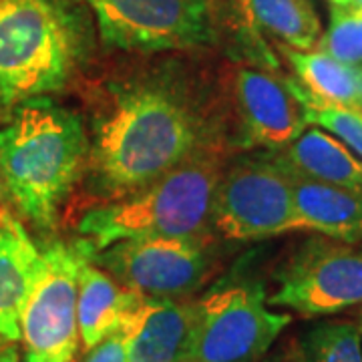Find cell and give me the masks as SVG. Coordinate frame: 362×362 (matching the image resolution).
Listing matches in <instances>:
<instances>
[{"label":"cell","mask_w":362,"mask_h":362,"mask_svg":"<svg viewBox=\"0 0 362 362\" xmlns=\"http://www.w3.org/2000/svg\"><path fill=\"white\" fill-rule=\"evenodd\" d=\"M214 145L206 115L177 87L157 78L111 85L93 117L85 173L90 192L109 202Z\"/></svg>","instance_id":"cell-1"},{"label":"cell","mask_w":362,"mask_h":362,"mask_svg":"<svg viewBox=\"0 0 362 362\" xmlns=\"http://www.w3.org/2000/svg\"><path fill=\"white\" fill-rule=\"evenodd\" d=\"M89 131L51 97L14 107L0 125V189L39 230H51L87 171Z\"/></svg>","instance_id":"cell-2"},{"label":"cell","mask_w":362,"mask_h":362,"mask_svg":"<svg viewBox=\"0 0 362 362\" xmlns=\"http://www.w3.org/2000/svg\"><path fill=\"white\" fill-rule=\"evenodd\" d=\"M89 49L90 16L81 0H0V111L61 93Z\"/></svg>","instance_id":"cell-3"},{"label":"cell","mask_w":362,"mask_h":362,"mask_svg":"<svg viewBox=\"0 0 362 362\" xmlns=\"http://www.w3.org/2000/svg\"><path fill=\"white\" fill-rule=\"evenodd\" d=\"M223 168L218 145L202 149L139 189L87 209L78 233L90 252L125 240L211 235L214 197Z\"/></svg>","instance_id":"cell-4"},{"label":"cell","mask_w":362,"mask_h":362,"mask_svg":"<svg viewBox=\"0 0 362 362\" xmlns=\"http://www.w3.org/2000/svg\"><path fill=\"white\" fill-rule=\"evenodd\" d=\"M103 45L161 52L209 47L220 39V0H81Z\"/></svg>","instance_id":"cell-5"},{"label":"cell","mask_w":362,"mask_h":362,"mask_svg":"<svg viewBox=\"0 0 362 362\" xmlns=\"http://www.w3.org/2000/svg\"><path fill=\"white\" fill-rule=\"evenodd\" d=\"M211 232L232 242L304 232L286 169L266 151L226 163L214 197Z\"/></svg>","instance_id":"cell-6"},{"label":"cell","mask_w":362,"mask_h":362,"mask_svg":"<svg viewBox=\"0 0 362 362\" xmlns=\"http://www.w3.org/2000/svg\"><path fill=\"white\" fill-rule=\"evenodd\" d=\"M90 247L77 242H52L40 252V268L21 314L23 362H71L81 349L78 274Z\"/></svg>","instance_id":"cell-7"},{"label":"cell","mask_w":362,"mask_h":362,"mask_svg":"<svg viewBox=\"0 0 362 362\" xmlns=\"http://www.w3.org/2000/svg\"><path fill=\"white\" fill-rule=\"evenodd\" d=\"M90 262L121 286L156 300H187L220 268L209 235L125 240L90 252Z\"/></svg>","instance_id":"cell-8"},{"label":"cell","mask_w":362,"mask_h":362,"mask_svg":"<svg viewBox=\"0 0 362 362\" xmlns=\"http://www.w3.org/2000/svg\"><path fill=\"white\" fill-rule=\"evenodd\" d=\"M292 322L274 312L264 286H221L197 300L189 362H258Z\"/></svg>","instance_id":"cell-9"},{"label":"cell","mask_w":362,"mask_h":362,"mask_svg":"<svg viewBox=\"0 0 362 362\" xmlns=\"http://www.w3.org/2000/svg\"><path fill=\"white\" fill-rule=\"evenodd\" d=\"M274 308L330 316L362 304V246L316 233L276 272Z\"/></svg>","instance_id":"cell-10"},{"label":"cell","mask_w":362,"mask_h":362,"mask_svg":"<svg viewBox=\"0 0 362 362\" xmlns=\"http://www.w3.org/2000/svg\"><path fill=\"white\" fill-rule=\"evenodd\" d=\"M233 97L242 121V145L278 151L308 129L302 105L288 89L286 78L268 71L238 69Z\"/></svg>","instance_id":"cell-11"},{"label":"cell","mask_w":362,"mask_h":362,"mask_svg":"<svg viewBox=\"0 0 362 362\" xmlns=\"http://www.w3.org/2000/svg\"><path fill=\"white\" fill-rule=\"evenodd\" d=\"M195 322L197 300L141 298L121 324L127 362H189Z\"/></svg>","instance_id":"cell-12"},{"label":"cell","mask_w":362,"mask_h":362,"mask_svg":"<svg viewBox=\"0 0 362 362\" xmlns=\"http://www.w3.org/2000/svg\"><path fill=\"white\" fill-rule=\"evenodd\" d=\"M40 268V250L23 223L0 211V340H21V314Z\"/></svg>","instance_id":"cell-13"},{"label":"cell","mask_w":362,"mask_h":362,"mask_svg":"<svg viewBox=\"0 0 362 362\" xmlns=\"http://www.w3.org/2000/svg\"><path fill=\"white\" fill-rule=\"evenodd\" d=\"M282 168L304 177L362 195V159L332 133L310 125L296 141L266 151Z\"/></svg>","instance_id":"cell-14"},{"label":"cell","mask_w":362,"mask_h":362,"mask_svg":"<svg viewBox=\"0 0 362 362\" xmlns=\"http://www.w3.org/2000/svg\"><path fill=\"white\" fill-rule=\"evenodd\" d=\"M286 173L292 180L304 232L362 246V195L304 177L290 169Z\"/></svg>","instance_id":"cell-15"},{"label":"cell","mask_w":362,"mask_h":362,"mask_svg":"<svg viewBox=\"0 0 362 362\" xmlns=\"http://www.w3.org/2000/svg\"><path fill=\"white\" fill-rule=\"evenodd\" d=\"M143 296L121 286L113 276L87 258L78 274V337L81 346L93 349L117 332Z\"/></svg>","instance_id":"cell-16"},{"label":"cell","mask_w":362,"mask_h":362,"mask_svg":"<svg viewBox=\"0 0 362 362\" xmlns=\"http://www.w3.org/2000/svg\"><path fill=\"white\" fill-rule=\"evenodd\" d=\"M296 83L310 97L328 105L362 111V66L346 65L326 52L282 47Z\"/></svg>","instance_id":"cell-17"},{"label":"cell","mask_w":362,"mask_h":362,"mask_svg":"<svg viewBox=\"0 0 362 362\" xmlns=\"http://www.w3.org/2000/svg\"><path fill=\"white\" fill-rule=\"evenodd\" d=\"M238 13L254 30L268 33L284 47L298 51L316 49L322 25L310 0H232Z\"/></svg>","instance_id":"cell-18"},{"label":"cell","mask_w":362,"mask_h":362,"mask_svg":"<svg viewBox=\"0 0 362 362\" xmlns=\"http://www.w3.org/2000/svg\"><path fill=\"white\" fill-rule=\"evenodd\" d=\"M304 362H362L361 328L346 320H326L302 337Z\"/></svg>","instance_id":"cell-19"},{"label":"cell","mask_w":362,"mask_h":362,"mask_svg":"<svg viewBox=\"0 0 362 362\" xmlns=\"http://www.w3.org/2000/svg\"><path fill=\"white\" fill-rule=\"evenodd\" d=\"M286 83L288 89L294 93V97L302 105L308 125L332 133L350 151H354L362 159V111L322 103L302 89L296 78H286Z\"/></svg>","instance_id":"cell-20"},{"label":"cell","mask_w":362,"mask_h":362,"mask_svg":"<svg viewBox=\"0 0 362 362\" xmlns=\"http://www.w3.org/2000/svg\"><path fill=\"white\" fill-rule=\"evenodd\" d=\"M316 49L346 65L362 66V6H332L328 30Z\"/></svg>","instance_id":"cell-21"},{"label":"cell","mask_w":362,"mask_h":362,"mask_svg":"<svg viewBox=\"0 0 362 362\" xmlns=\"http://www.w3.org/2000/svg\"><path fill=\"white\" fill-rule=\"evenodd\" d=\"M83 362H127V344L123 330L119 328L117 332L87 350Z\"/></svg>","instance_id":"cell-22"},{"label":"cell","mask_w":362,"mask_h":362,"mask_svg":"<svg viewBox=\"0 0 362 362\" xmlns=\"http://www.w3.org/2000/svg\"><path fill=\"white\" fill-rule=\"evenodd\" d=\"M0 362H21V354L16 346H2L0 349Z\"/></svg>","instance_id":"cell-23"},{"label":"cell","mask_w":362,"mask_h":362,"mask_svg":"<svg viewBox=\"0 0 362 362\" xmlns=\"http://www.w3.org/2000/svg\"><path fill=\"white\" fill-rule=\"evenodd\" d=\"M332 6H350V4H354V0H328Z\"/></svg>","instance_id":"cell-24"},{"label":"cell","mask_w":362,"mask_h":362,"mask_svg":"<svg viewBox=\"0 0 362 362\" xmlns=\"http://www.w3.org/2000/svg\"><path fill=\"white\" fill-rule=\"evenodd\" d=\"M354 4H358V6H362V0H354Z\"/></svg>","instance_id":"cell-25"},{"label":"cell","mask_w":362,"mask_h":362,"mask_svg":"<svg viewBox=\"0 0 362 362\" xmlns=\"http://www.w3.org/2000/svg\"><path fill=\"white\" fill-rule=\"evenodd\" d=\"M276 362H296V361H276Z\"/></svg>","instance_id":"cell-26"},{"label":"cell","mask_w":362,"mask_h":362,"mask_svg":"<svg viewBox=\"0 0 362 362\" xmlns=\"http://www.w3.org/2000/svg\"><path fill=\"white\" fill-rule=\"evenodd\" d=\"M358 328H361V337H362V322H361V326H358Z\"/></svg>","instance_id":"cell-27"},{"label":"cell","mask_w":362,"mask_h":362,"mask_svg":"<svg viewBox=\"0 0 362 362\" xmlns=\"http://www.w3.org/2000/svg\"><path fill=\"white\" fill-rule=\"evenodd\" d=\"M0 195H2V189H0Z\"/></svg>","instance_id":"cell-28"},{"label":"cell","mask_w":362,"mask_h":362,"mask_svg":"<svg viewBox=\"0 0 362 362\" xmlns=\"http://www.w3.org/2000/svg\"><path fill=\"white\" fill-rule=\"evenodd\" d=\"M71 362H75V361H71Z\"/></svg>","instance_id":"cell-29"}]
</instances>
